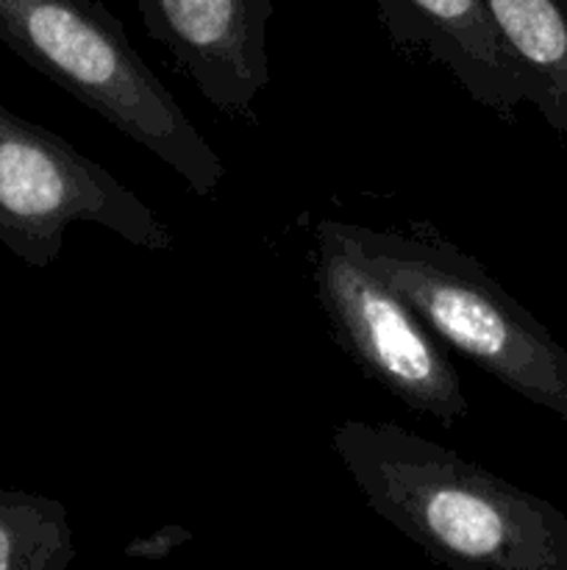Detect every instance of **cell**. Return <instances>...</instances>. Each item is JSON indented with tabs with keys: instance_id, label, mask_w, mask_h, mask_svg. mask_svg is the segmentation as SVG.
Masks as SVG:
<instances>
[{
	"instance_id": "cell-1",
	"label": "cell",
	"mask_w": 567,
	"mask_h": 570,
	"mask_svg": "<svg viewBox=\"0 0 567 570\" xmlns=\"http://www.w3.org/2000/svg\"><path fill=\"white\" fill-rule=\"evenodd\" d=\"M331 445L367 507L456 568L567 570V515L398 423L345 421Z\"/></svg>"
},
{
	"instance_id": "cell-2",
	"label": "cell",
	"mask_w": 567,
	"mask_h": 570,
	"mask_svg": "<svg viewBox=\"0 0 567 570\" xmlns=\"http://www.w3.org/2000/svg\"><path fill=\"white\" fill-rule=\"evenodd\" d=\"M359 259L442 340L520 399L567 423V351L478 259L439 239L342 223Z\"/></svg>"
},
{
	"instance_id": "cell-3",
	"label": "cell",
	"mask_w": 567,
	"mask_h": 570,
	"mask_svg": "<svg viewBox=\"0 0 567 570\" xmlns=\"http://www.w3.org/2000/svg\"><path fill=\"white\" fill-rule=\"evenodd\" d=\"M0 42L159 156L195 193H217L222 159L98 0H0Z\"/></svg>"
},
{
	"instance_id": "cell-4",
	"label": "cell",
	"mask_w": 567,
	"mask_h": 570,
	"mask_svg": "<svg viewBox=\"0 0 567 570\" xmlns=\"http://www.w3.org/2000/svg\"><path fill=\"white\" fill-rule=\"evenodd\" d=\"M72 223H94L145 250L172 248L170 228L120 178L0 106V243L31 267H50Z\"/></svg>"
},
{
	"instance_id": "cell-5",
	"label": "cell",
	"mask_w": 567,
	"mask_h": 570,
	"mask_svg": "<svg viewBox=\"0 0 567 570\" xmlns=\"http://www.w3.org/2000/svg\"><path fill=\"white\" fill-rule=\"evenodd\" d=\"M317 298L345 354L409 410L465 421V384L445 343L359 259L339 220L317 223Z\"/></svg>"
},
{
	"instance_id": "cell-6",
	"label": "cell",
	"mask_w": 567,
	"mask_h": 570,
	"mask_svg": "<svg viewBox=\"0 0 567 570\" xmlns=\"http://www.w3.org/2000/svg\"><path fill=\"white\" fill-rule=\"evenodd\" d=\"M150 39L215 109L248 115L270 81L267 22L272 0H137Z\"/></svg>"
},
{
	"instance_id": "cell-7",
	"label": "cell",
	"mask_w": 567,
	"mask_h": 570,
	"mask_svg": "<svg viewBox=\"0 0 567 570\" xmlns=\"http://www.w3.org/2000/svg\"><path fill=\"white\" fill-rule=\"evenodd\" d=\"M398 48H420L454 72L476 104L509 117L526 104V87L500 42L484 0H370Z\"/></svg>"
},
{
	"instance_id": "cell-8",
	"label": "cell",
	"mask_w": 567,
	"mask_h": 570,
	"mask_svg": "<svg viewBox=\"0 0 567 570\" xmlns=\"http://www.w3.org/2000/svg\"><path fill=\"white\" fill-rule=\"evenodd\" d=\"M526 87V104L567 134V0H484Z\"/></svg>"
},
{
	"instance_id": "cell-9",
	"label": "cell",
	"mask_w": 567,
	"mask_h": 570,
	"mask_svg": "<svg viewBox=\"0 0 567 570\" xmlns=\"http://www.w3.org/2000/svg\"><path fill=\"white\" fill-rule=\"evenodd\" d=\"M72 560L64 504L0 490V570H64Z\"/></svg>"
},
{
	"instance_id": "cell-10",
	"label": "cell",
	"mask_w": 567,
	"mask_h": 570,
	"mask_svg": "<svg viewBox=\"0 0 567 570\" xmlns=\"http://www.w3.org/2000/svg\"><path fill=\"white\" fill-rule=\"evenodd\" d=\"M187 540H189L187 529L165 527L156 534H150L148 540H137V543H131L126 551L131 557H150V560H156V557L170 554L178 543H187Z\"/></svg>"
}]
</instances>
